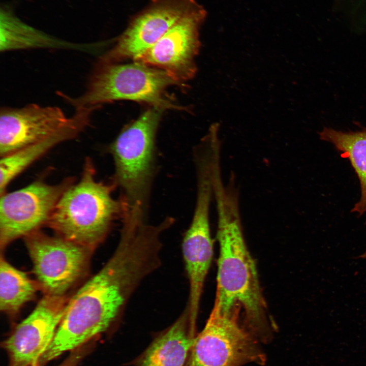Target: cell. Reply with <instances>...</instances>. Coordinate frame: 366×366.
<instances>
[{
	"label": "cell",
	"instance_id": "4fadbf2b",
	"mask_svg": "<svg viewBox=\"0 0 366 366\" xmlns=\"http://www.w3.org/2000/svg\"><path fill=\"white\" fill-rule=\"evenodd\" d=\"M0 114L1 157L48 137L71 119L58 107L34 103L21 108L5 107Z\"/></svg>",
	"mask_w": 366,
	"mask_h": 366
},
{
	"label": "cell",
	"instance_id": "ffe728a7",
	"mask_svg": "<svg viewBox=\"0 0 366 366\" xmlns=\"http://www.w3.org/2000/svg\"><path fill=\"white\" fill-rule=\"evenodd\" d=\"M94 341L85 344L72 351L57 366H78L80 362L93 350ZM33 366H42L38 362Z\"/></svg>",
	"mask_w": 366,
	"mask_h": 366
},
{
	"label": "cell",
	"instance_id": "e0dca14e",
	"mask_svg": "<svg viewBox=\"0 0 366 366\" xmlns=\"http://www.w3.org/2000/svg\"><path fill=\"white\" fill-rule=\"evenodd\" d=\"M320 139L331 143L350 162L359 181L361 195L351 211L361 216L366 212V128L348 132L324 127Z\"/></svg>",
	"mask_w": 366,
	"mask_h": 366
},
{
	"label": "cell",
	"instance_id": "5bb4252c",
	"mask_svg": "<svg viewBox=\"0 0 366 366\" xmlns=\"http://www.w3.org/2000/svg\"><path fill=\"white\" fill-rule=\"evenodd\" d=\"M98 106L76 108L69 123L48 137L8 155L1 157L0 195L6 192L7 186L33 163L56 145L78 136L89 126L91 117Z\"/></svg>",
	"mask_w": 366,
	"mask_h": 366
},
{
	"label": "cell",
	"instance_id": "52a82bcc",
	"mask_svg": "<svg viewBox=\"0 0 366 366\" xmlns=\"http://www.w3.org/2000/svg\"><path fill=\"white\" fill-rule=\"evenodd\" d=\"M24 238L45 295L65 296L86 273L93 250L40 230Z\"/></svg>",
	"mask_w": 366,
	"mask_h": 366
},
{
	"label": "cell",
	"instance_id": "ba28073f",
	"mask_svg": "<svg viewBox=\"0 0 366 366\" xmlns=\"http://www.w3.org/2000/svg\"><path fill=\"white\" fill-rule=\"evenodd\" d=\"M75 182L73 178L50 185L36 180L19 190L1 195L0 247L39 230L47 225L63 193Z\"/></svg>",
	"mask_w": 366,
	"mask_h": 366
},
{
	"label": "cell",
	"instance_id": "6da1fadb",
	"mask_svg": "<svg viewBox=\"0 0 366 366\" xmlns=\"http://www.w3.org/2000/svg\"><path fill=\"white\" fill-rule=\"evenodd\" d=\"M156 268L153 256L144 244L120 239L103 267L68 300L54 338L39 363L44 366L107 331L138 285Z\"/></svg>",
	"mask_w": 366,
	"mask_h": 366
},
{
	"label": "cell",
	"instance_id": "9c48e42d",
	"mask_svg": "<svg viewBox=\"0 0 366 366\" xmlns=\"http://www.w3.org/2000/svg\"><path fill=\"white\" fill-rule=\"evenodd\" d=\"M200 8L195 0H154L97 63H117L128 58L135 59L174 25Z\"/></svg>",
	"mask_w": 366,
	"mask_h": 366
},
{
	"label": "cell",
	"instance_id": "277c9868",
	"mask_svg": "<svg viewBox=\"0 0 366 366\" xmlns=\"http://www.w3.org/2000/svg\"><path fill=\"white\" fill-rule=\"evenodd\" d=\"M115 187L98 181L93 161L86 158L80 178L63 193L47 225L58 236L94 250L121 215L120 201L112 196Z\"/></svg>",
	"mask_w": 366,
	"mask_h": 366
},
{
	"label": "cell",
	"instance_id": "8992f818",
	"mask_svg": "<svg viewBox=\"0 0 366 366\" xmlns=\"http://www.w3.org/2000/svg\"><path fill=\"white\" fill-rule=\"evenodd\" d=\"M240 314L212 310L204 327L196 335L187 366L264 364L266 357L261 343L241 323Z\"/></svg>",
	"mask_w": 366,
	"mask_h": 366
},
{
	"label": "cell",
	"instance_id": "30bf717a",
	"mask_svg": "<svg viewBox=\"0 0 366 366\" xmlns=\"http://www.w3.org/2000/svg\"><path fill=\"white\" fill-rule=\"evenodd\" d=\"M67 301L65 296L44 295L3 342L8 366H33L38 362L54 338Z\"/></svg>",
	"mask_w": 366,
	"mask_h": 366
},
{
	"label": "cell",
	"instance_id": "3957f363",
	"mask_svg": "<svg viewBox=\"0 0 366 366\" xmlns=\"http://www.w3.org/2000/svg\"><path fill=\"white\" fill-rule=\"evenodd\" d=\"M162 110L152 107L124 129L110 147L113 183L121 192L122 219L146 222L155 172V137Z\"/></svg>",
	"mask_w": 366,
	"mask_h": 366
},
{
	"label": "cell",
	"instance_id": "9a60e30c",
	"mask_svg": "<svg viewBox=\"0 0 366 366\" xmlns=\"http://www.w3.org/2000/svg\"><path fill=\"white\" fill-rule=\"evenodd\" d=\"M196 335L186 309L167 330L154 339L141 357L138 366H184Z\"/></svg>",
	"mask_w": 366,
	"mask_h": 366
},
{
	"label": "cell",
	"instance_id": "d6986e66",
	"mask_svg": "<svg viewBox=\"0 0 366 366\" xmlns=\"http://www.w3.org/2000/svg\"><path fill=\"white\" fill-rule=\"evenodd\" d=\"M339 9L357 25L366 26V0H336Z\"/></svg>",
	"mask_w": 366,
	"mask_h": 366
},
{
	"label": "cell",
	"instance_id": "8fae6325",
	"mask_svg": "<svg viewBox=\"0 0 366 366\" xmlns=\"http://www.w3.org/2000/svg\"><path fill=\"white\" fill-rule=\"evenodd\" d=\"M205 14L201 7L182 19L135 60L165 71L179 84L191 79L196 70L199 30Z\"/></svg>",
	"mask_w": 366,
	"mask_h": 366
},
{
	"label": "cell",
	"instance_id": "5b68a950",
	"mask_svg": "<svg viewBox=\"0 0 366 366\" xmlns=\"http://www.w3.org/2000/svg\"><path fill=\"white\" fill-rule=\"evenodd\" d=\"M179 85L168 73L136 62L130 64L97 63L85 92L77 98L60 93L75 108L100 106L104 103L127 100L150 104L158 109H178L166 96L172 85Z\"/></svg>",
	"mask_w": 366,
	"mask_h": 366
},
{
	"label": "cell",
	"instance_id": "2e32d148",
	"mask_svg": "<svg viewBox=\"0 0 366 366\" xmlns=\"http://www.w3.org/2000/svg\"><path fill=\"white\" fill-rule=\"evenodd\" d=\"M1 51L33 48H67L87 50L91 45L61 41L23 22L7 8L1 11Z\"/></svg>",
	"mask_w": 366,
	"mask_h": 366
},
{
	"label": "cell",
	"instance_id": "ac0fdd59",
	"mask_svg": "<svg viewBox=\"0 0 366 366\" xmlns=\"http://www.w3.org/2000/svg\"><path fill=\"white\" fill-rule=\"evenodd\" d=\"M36 286L26 273L6 261L0 259V310L9 315L17 314L22 307L31 300Z\"/></svg>",
	"mask_w": 366,
	"mask_h": 366
},
{
	"label": "cell",
	"instance_id": "44dd1931",
	"mask_svg": "<svg viewBox=\"0 0 366 366\" xmlns=\"http://www.w3.org/2000/svg\"><path fill=\"white\" fill-rule=\"evenodd\" d=\"M359 258H362V259H366V251L361 255L359 256Z\"/></svg>",
	"mask_w": 366,
	"mask_h": 366
},
{
	"label": "cell",
	"instance_id": "7c38bea8",
	"mask_svg": "<svg viewBox=\"0 0 366 366\" xmlns=\"http://www.w3.org/2000/svg\"><path fill=\"white\" fill-rule=\"evenodd\" d=\"M211 195L206 192L197 194L191 224L183 238L182 250L189 282L187 308L190 322L196 329L197 320L204 282L213 255L209 225Z\"/></svg>",
	"mask_w": 366,
	"mask_h": 366
},
{
	"label": "cell",
	"instance_id": "7a4b0ae2",
	"mask_svg": "<svg viewBox=\"0 0 366 366\" xmlns=\"http://www.w3.org/2000/svg\"><path fill=\"white\" fill-rule=\"evenodd\" d=\"M218 215L219 255L213 311L242 313L243 324L261 343L270 342L273 326L268 317L256 264L247 247L233 184H217L214 190Z\"/></svg>",
	"mask_w": 366,
	"mask_h": 366
}]
</instances>
